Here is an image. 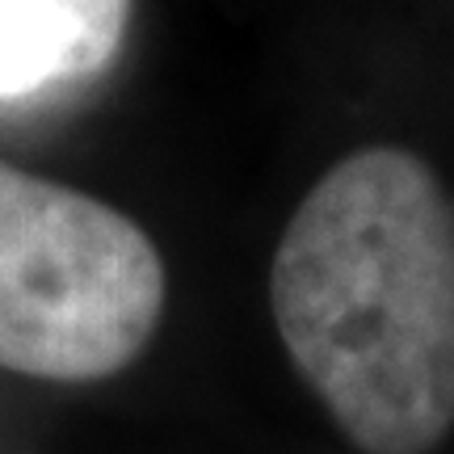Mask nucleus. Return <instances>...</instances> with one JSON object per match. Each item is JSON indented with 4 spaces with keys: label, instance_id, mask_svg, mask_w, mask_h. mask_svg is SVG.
Listing matches in <instances>:
<instances>
[{
    "label": "nucleus",
    "instance_id": "nucleus-3",
    "mask_svg": "<svg viewBox=\"0 0 454 454\" xmlns=\"http://www.w3.org/2000/svg\"><path fill=\"white\" fill-rule=\"evenodd\" d=\"M130 0H0V106L101 76L122 51Z\"/></svg>",
    "mask_w": 454,
    "mask_h": 454
},
{
    "label": "nucleus",
    "instance_id": "nucleus-2",
    "mask_svg": "<svg viewBox=\"0 0 454 454\" xmlns=\"http://www.w3.org/2000/svg\"><path fill=\"white\" fill-rule=\"evenodd\" d=\"M164 261L110 202L0 164V371L93 383L156 337Z\"/></svg>",
    "mask_w": 454,
    "mask_h": 454
},
{
    "label": "nucleus",
    "instance_id": "nucleus-1",
    "mask_svg": "<svg viewBox=\"0 0 454 454\" xmlns=\"http://www.w3.org/2000/svg\"><path fill=\"white\" fill-rule=\"evenodd\" d=\"M294 371L362 454H434L454 434V202L408 147L340 156L270 261Z\"/></svg>",
    "mask_w": 454,
    "mask_h": 454
}]
</instances>
